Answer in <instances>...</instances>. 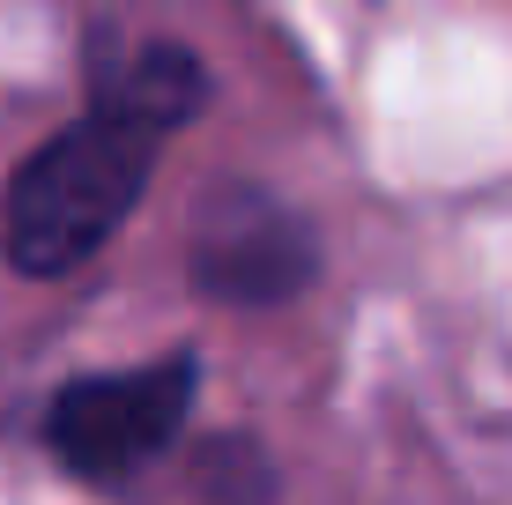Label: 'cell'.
Wrapping results in <instances>:
<instances>
[{
  "instance_id": "3957f363",
  "label": "cell",
  "mask_w": 512,
  "mask_h": 505,
  "mask_svg": "<svg viewBox=\"0 0 512 505\" xmlns=\"http://www.w3.org/2000/svg\"><path fill=\"white\" fill-rule=\"evenodd\" d=\"M193 275H201L208 298L275 305V298H290V290L312 275V238H305V223H297L282 201L231 194V201H216L201 216Z\"/></svg>"
},
{
  "instance_id": "7a4b0ae2",
  "label": "cell",
  "mask_w": 512,
  "mask_h": 505,
  "mask_svg": "<svg viewBox=\"0 0 512 505\" xmlns=\"http://www.w3.org/2000/svg\"><path fill=\"white\" fill-rule=\"evenodd\" d=\"M193 357H156L134 372H97L52 394L45 446L90 483H134L141 468L179 439L193 409Z\"/></svg>"
},
{
  "instance_id": "6da1fadb",
  "label": "cell",
  "mask_w": 512,
  "mask_h": 505,
  "mask_svg": "<svg viewBox=\"0 0 512 505\" xmlns=\"http://www.w3.org/2000/svg\"><path fill=\"white\" fill-rule=\"evenodd\" d=\"M156 142L164 134L134 127L119 112H97V104L67 134H52L8 179V201H0V246H8V260L23 275L82 268L141 201Z\"/></svg>"
},
{
  "instance_id": "277c9868",
  "label": "cell",
  "mask_w": 512,
  "mask_h": 505,
  "mask_svg": "<svg viewBox=\"0 0 512 505\" xmlns=\"http://www.w3.org/2000/svg\"><path fill=\"white\" fill-rule=\"evenodd\" d=\"M201 60L186 45H141L127 60H97V112H119L149 134L186 127V112L201 104Z\"/></svg>"
}]
</instances>
